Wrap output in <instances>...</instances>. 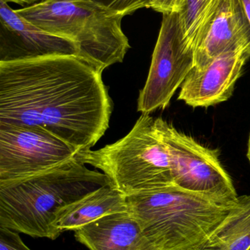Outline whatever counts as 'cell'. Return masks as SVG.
Instances as JSON below:
<instances>
[{"mask_svg":"<svg viewBox=\"0 0 250 250\" xmlns=\"http://www.w3.org/2000/svg\"><path fill=\"white\" fill-rule=\"evenodd\" d=\"M16 12L39 29L76 42L78 57L101 73L123 62L131 48L121 28L124 16L92 0H45Z\"/></svg>","mask_w":250,"mask_h":250,"instance_id":"cell-4","label":"cell"},{"mask_svg":"<svg viewBox=\"0 0 250 250\" xmlns=\"http://www.w3.org/2000/svg\"><path fill=\"white\" fill-rule=\"evenodd\" d=\"M184 0H152L151 8L162 14L178 13L182 9Z\"/></svg>","mask_w":250,"mask_h":250,"instance_id":"cell-18","label":"cell"},{"mask_svg":"<svg viewBox=\"0 0 250 250\" xmlns=\"http://www.w3.org/2000/svg\"><path fill=\"white\" fill-rule=\"evenodd\" d=\"M77 153L41 126L0 123V182L52 170L74 159Z\"/></svg>","mask_w":250,"mask_h":250,"instance_id":"cell-7","label":"cell"},{"mask_svg":"<svg viewBox=\"0 0 250 250\" xmlns=\"http://www.w3.org/2000/svg\"><path fill=\"white\" fill-rule=\"evenodd\" d=\"M239 1L250 25V0H239Z\"/></svg>","mask_w":250,"mask_h":250,"instance_id":"cell-20","label":"cell"},{"mask_svg":"<svg viewBox=\"0 0 250 250\" xmlns=\"http://www.w3.org/2000/svg\"><path fill=\"white\" fill-rule=\"evenodd\" d=\"M0 250H31L23 243L18 232L0 227Z\"/></svg>","mask_w":250,"mask_h":250,"instance_id":"cell-17","label":"cell"},{"mask_svg":"<svg viewBox=\"0 0 250 250\" xmlns=\"http://www.w3.org/2000/svg\"><path fill=\"white\" fill-rule=\"evenodd\" d=\"M123 211H128L126 195L107 185L63 208L54 226L61 232L76 230L104 216Z\"/></svg>","mask_w":250,"mask_h":250,"instance_id":"cell-13","label":"cell"},{"mask_svg":"<svg viewBox=\"0 0 250 250\" xmlns=\"http://www.w3.org/2000/svg\"><path fill=\"white\" fill-rule=\"evenodd\" d=\"M223 0H184L179 15L183 40L195 51Z\"/></svg>","mask_w":250,"mask_h":250,"instance_id":"cell-15","label":"cell"},{"mask_svg":"<svg viewBox=\"0 0 250 250\" xmlns=\"http://www.w3.org/2000/svg\"><path fill=\"white\" fill-rule=\"evenodd\" d=\"M79 161L107 175L125 195L173 184L167 145L149 114H142L130 132L98 150L78 151Z\"/></svg>","mask_w":250,"mask_h":250,"instance_id":"cell-5","label":"cell"},{"mask_svg":"<svg viewBox=\"0 0 250 250\" xmlns=\"http://www.w3.org/2000/svg\"><path fill=\"white\" fill-rule=\"evenodd\" d=\"M250 195L238 197L224 221L195 250H249Z\"/></svg>","mask_w":250,"mask_h":250,"instance_id":"cell-14","label":"cell"},{"mask_svg":"<svg viewBox=\"0 0 250 250\" xmlns=\"http://www.w3.org/2000/svg\"><path fill=\"white\" fill-rule=\"evenodd\" d=\"M162 15L149 73L138 98L141 114L164 109L195 67V51L183 41L179 15Z\"/></svg>","mask_w":250,"mask_h":250,"instance_id":"cell-8","label":"cell"},{"mask_svg":"<svg viewBox=\"0 0 250 250\" xmlns=\"http://www.w3.org/2000/svg\"><path fill=\"white\" fill-rule=\"evenodd\" d=\"M4 1H7V2L16 3V4H21V5L27 4V5L32 6L45 1V0H4Z\"/></svg>","mask_w":250,"mask_h":250,"instance_id":"cell-19","label":"cell"},{"mask_svg":"<svg viewBox=\"0 0 250 250\" xmlns=\"http://www.w3.org/2000/svg\"><path fill=\"white\" fill-rule=\"evenodd\" d=\"M248 47L250 49V25L239 0H223L195 49V67L209 64L226 51Z\"/></svg>","mask_w":250,"mask_h":250,"instance_id":"cell-11","label":"cell"},{"mask_svg":"<svg viewBox=\"0 0 250 250\" xmlns=\"http://www.w3.org/2000/svg\"><path fill=\"white\" fill-rule=\"evenodd\" d=\"M116 13L127 16L143 7H151L152 0H92Z\"/></svg>","mask_w":250,"mask_h":250,"instance_id":"cell-16","label":"cell"},{"mask_svg":"<svg viewBox=\"0 0 250 250\" xmlns=\"http://www.w3.org/2000/svg\"><path fill=\"white\" fill-rule=\"evenodd\" d=\"M248 160H249V161L250 163V134L249 141H248Z\"/></svg>","mask_w":250,"mask_h":250,"instance_id":"cell-21","label":"cell"},{"mask_svg":"<svg viewBox=\"0 0 250 250\" xmlns=\"http://www.w3.org/2000/svg\"><path fill=\"white\" fill-rule=\"evenodd\" d=\"M107 185V175L76 157L35 176L0 182V227L55 240L63 233L54 226L58 213Z\"/></svg>","mask_w":250,"mask_h":250,"instance_id":"cell-2","label":"cell"},{"mask_svg":"<svg viewBox=\"0 0 250 250\" xmlns=\"http://www.w3.org/2000/svg\"><path fill=\"white\" fill-rule=\"evenodd\" d=\"M112 101L102 73L75 56L0 63V123L38 126L78 151L108 129Z\"/></svg>","mask_w":250,"mask_h":250,"instance_id":"cell-1","label":"cell"},{"mask_svg":"<svg viewBox=\"0 0 250 250\" xmlns=\"http://www.w3.org/2000/svg\"><path fill=\"white\" fill-rule=\"evenodd\" d=\"M128 212L157 250H195L234 207L172 184L126 195Z\"/></svg>","mask_w":250,"mask_h":250,"instance_id":"cell-3","label":"cell"},{"mask_svg":"<svg viewBox=\"0 0 250 250\" xmlns=\"http://www.w3.org/2000/svg\"><path fill=\"white\" fill-rule=\"evenodd\" d=\"M249 250H250V249Z\"/></svg>","mask_w":250,"mask_h":250,"instance_id":"cell-22","label":"cell"},{"mask_svg":"<svg viewBox=\"0 0 250 250\" xmlns=\"http://www.w3.org/2000/svg\"><path fill=\"white\" fill-rule=\"evenodd\" d=\"M156 123L170 155L173 184L223 204L238 199L233 180L220 160L219 149L204 146L161 117Z\"/></svg>","mask_w":250,"mask_h":250,"instance_id":"cell-6","label":"cell"},{"mask_svg":"<svg viewBox=\"0 0 250 250\" xmlns=\"http://www.w3.org/2000/svg\"><path fill=\"white\" fill-rule=\"evenodd\" d=\"M74 236L91 250H157L128 211L104 216L74 230Z\"/></svg>","mask_w":250,"mask_h":250,"instance_id":"cell-12","label":"cell"},{"mask_svg":"<svg viewBox=\"0 0 250 250\" xmlns=\"http://www.w3.org/2000/svg\"><path fill=\"white\" fill-rule=\"evenodd\" d=\"M57 56L78 57L77 44L39 29L0 0V63Z\"/></svg>","mask_w":250,"mask_h":250,"instance_id":"cell-9","label":"cell"},{"mask_svg":"<svg viewBox=\"0 0 250 250\" xmlns=\"http://www.w3.org/2000/svg\"><path fill=\"white\" fill-rule=\"evenodd\" d=\"M250 57V48L240 47L223 53L203 68L194 67L182 83L178 99L192 108L227 101Z\"/></svg>","mask_w":250,"mask_h":250,"instance_id":"cell-10","label":"cell"}]
</instances>
